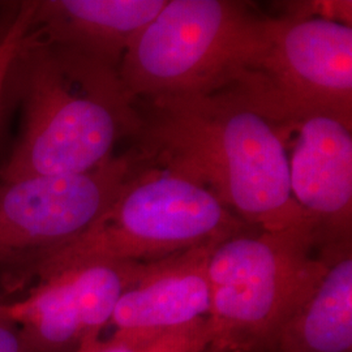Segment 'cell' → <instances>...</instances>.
Masks as SVG:
<instances>
[{"mask_svg": "<svg viewBox=\"0 0 352 352\" xmlns=\"http://www.w3.org/2000/svg\"><path fill=\"white\" fill-rule=\"evenodd\" d=\"M136 103L133 149L142 164L200 184L247 226L274 232L314 225L292 197L277 122L239 89Z\"/></svg>", "mask_w": 352, "mask_h": 352, "instance_id": "obj_1", "label": "cell"}, {"mask_svg": "<svg viewBox=\"0 0 352 352\" xmlns=\"http://www.w3.org/2000/svg\"><path fill=\"white\" fill-rule=\"evenodd\" d=\"M6 84L21 116L0 182L87 173L139 133L138 103L119 71L78 51L26 33Z\"/></svg>", "mask_w": 352, "mask_h": 352, "instance_id": "obj_2", "label": "cell"}, {"mask_svg": "<svg viewBox=\"0 0 352 352\" xmlns=\"http://www.w3.org/2000/svg\"><path fill=\"white\" fill-rule=\"evenodd\" d=\"M265 16L232 0H167L119 65L136 100L209 94L234 87L257 58Z\"/></svg>", "mask_w": 352, "mask_h": 352, "instance_id": "obj_3", "label": "cell"}, {"mask_svg": "<svg viewBox=\"0 0 352 352\" xmlns=\"http://www.w3.org/2000/svg\"><path fill=\"white\" fill-rule=\"evenodd\" d=\"M247 231L208 189L139 160L109 209L47 261L38 280L89 263H151Z\"/></svg>", "mask_w": 352, "mask_h": 352, "instance_id": "obj_4", "label": "cell"}, {"mask_svg": "<svg viewBox=\"0 0 352 352\" xmlns=\"http://www.w3.org/2000/svg\"><path fill=\"white\" fill-rule=\"evenodd\" d=\"M314 225L241 232L213 248L208 265L214 343L266 352L278 330L312 295L327 267Z\"/></svg>", "mask_w": 352, "mask_h": 352, "instance_id": "obj_5", "label": "cell"}, {"mask_svg": "<svg viewBox=\"0 0 352 352\" xmlns=\"http://www.w3.org/2000/svg\"><path fill=\"white\" fill-rule=\"evenodd\" d=\"M138 162L132 148L87 173L0 182V300L37 283L47 261L109 209Z\"/></svg>", "mask_w": 352, "mask_h": 352, "instance_id": "obj_6", "label": "cell"}, {"mask_svg": "<svg viewBox=\"0 0 352 352\" xmlns=\"http://www.w3.org/2000/svg\"><path fill=\"white\" fill-rule=\"evenodd\" d=\"M272 120L327 113L352 122V28L317 16H265L264 42L234 85Z\"/></svg>", "mask_w": 352, "mask_h": 352, "instance_id": "obj_7", "label": "cell"}, {"mask_svg": "<svg viewBox=\"0 0 352 352\" xmlns=\"http://www.w3.org/2000/svg\"><path fill=\"white\" fill-rule=\"evenodd\" d=\"M274 122L292 197L315 225L321 248L351 241L352 122L318 111Z\"/></svg>", "mask_w": 352, "mask_h": 352, "instance_id": "obj_8", "label": "cell"}, {"mask_svg": "<svg viewBox=\"0 0 352 352\" xmlns=\"http://www.w3.org/2000/svg\"><path fill=\"white\" fill-rule=\"evenodd\" d=\"M123 289L124 278L113 263L77 265L8 302L7 318L20 329L29 352H76L101 338Z\"/></svg>", "mask_w": 352, "mask_h": 352, "instance_id": "obj_9", "label": "cell"}, {"mask_svg": "<svg viewBox=\"0 0 352 352\" xmlns=\"http://www.w3.org/2000/svg\"><path fill=\"white\" fill-rule=\"evenodd\" d=\"M215 245L144 263L139 277L115 307L109 324L115 329L113 337L151 340L209 318L212 294L208 265Z\"/></svg>", "mask_w": 352, "mask_h": 352, "instance_id": "obj_10", "label": "cell"}, {"mask_svg": "<svg viewBox=\"0 0 352 352\" xmlns=\"http://www.w3.org/2000/svg\"><path fill=\"white\" fill-rule=\"evenodd\" d=\"M167 0L32 1L28 34L119 69L126 49Z\"/></svg>", "mask_w": 352, "mask_h": 352, "instance_id": "obj_11", "label": "cell"}, {"mask_svg": "<svg viewBox=\"0 0 352 352\" xmlns=\"http://www.w3.org/2000/svg\"><path fill=\"white\" fill-rule=\"evenodd\" d=\"M321 251L327 260L324 276L266 352L352 351L351 241Z\"/></svg>", "mask_w": 352, "mask_h": 352, "instance_id": "obj_12", "label": "cell"}, {"mask_svg": "<svg viewBox=\"0 0 352 352\" xmlns=\"http://www.w3.org/2000/svg\"><path fill=\"white\" fill-rule=\"evenodd\" d=\"M214 343L209 318L189 327L146 340H126L111 337L98 340L76 352H205Z\"/></svg>", "mask_w": 352, "mask_h": 352, "instance_id": "obj_13", "label": "cell"}, {"mask_svg": "<svg viewBox=\"0 0 352 352\" xmlns=\"http://www.w3.org/2000/svg\"><path fill=\"white\" fill-rule=\"evenodd\" d=\"M30 13H32V1L24 3L21 11L16 16L12 24L0 39V100L4 91L6 78L12 63L13 56L28 32Z\"/></svg>", "mask_w": 352, "mask_h": 352, "instance_id": "obj_14", "label": "cell"}, {"mask_svg": "<svg viewBox=\"0 0 352 352\" xmlns=\"http://www.w3.org/2000/svg\"><path fill=\"white\" fill-rule=\"evenodd\" d=\"M0 352H29L20 329L8 318H0Z\"/></svg>", "mask_w": 352, "mask_h": 352, "instance_id": "obj_15", "label": "cell"}, {"mask_svg": "<svg viewBox=\"0 0 352 352\" xmlns=\"http://www.w3.org/2000/svg\"><path fill=\"white\" fill-rule=\"evenodd\" d=\"M205 352H234L230 351V350H227V349H223V347H221V346H218L217 343H213L208 350Z\"/></svg>", "mask_w": 352, "mask_h": 352, "instance_id": "obj_16", "label": "cell"}, {"mask_svg": "<svg viewBox=\"0 0 352 352\" xmlns=\"http://www.w3.org/2000/svg\"><path fill=\"white\" fill-rule=\"evenodd\" d=\"M7 307L8 302L0 300V318H7Z\"/></svg>", "mask_w": 352, "mask_h": 352, "instance_id": "obj_17", "label": "cell"}]
</instances>
